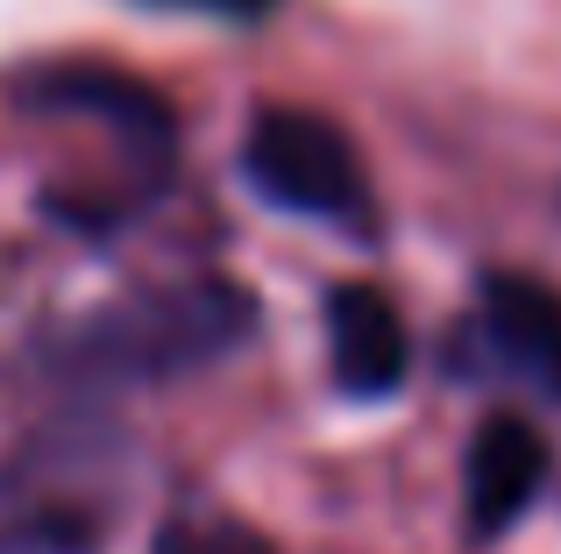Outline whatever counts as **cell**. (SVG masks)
<instances>
[{
    "label": "cell",
    "instance_id": "1",
    "mask_svg": "<svg viewBox=\"0 0 561 554\" xmlns=\"http://www.w3.org/2000/svg\"><path fill=\"white\" fill-rule=\"evenodd\" d=\"M256 305L242 285H171V291H142L128 305L79 320L57 342V370L79 384H150V377H179L199 362H220L234 342H249Z\"/></svg>",
    "mask_w": 561,
    "mask_h": 554
},
{
    "label": "cell",
    "instance_id": "2",
    "mask_svg": "<svg viewBox=\"0 0 561 554\" xmlns=\"http://www.w3.org/2000/svg\"><path fill=\"white\" fill-rule=\"evenodd\" d=\"M242 178L256 185V199L299 213V221H328V228H348V235L377 228L370 171L328 114L263 107L242 136Z\"/></svg>",
    "mask_w": 561,
    "mask_h": 554
},
{
    "label": "cell",
    "instance_id": "3",
    "mask_svg": "<svg viewBox=\"0 0 561 554\" xmlns=\"http://www.w3.org/2000/svg\"><path fill=\"white\" fill-rule=\"evenodd\" d=\"M328 362H334V384L348 399H391L412 370V342H405V320L398 305L370 285H342L328 291Z\"/></svg>",
    "mask_w": 561,
    "mask_h": 554
},
{
    "label": "cell",
    "instance_id": "4",
    "mask_svg": "<svg viewBox=\"0 0 561 554\" xmlns=\"http://www.w3.org/2000/svg\"><path fill=\"white\" fill-rule=\"evenodd\" d=\"M483 342L540 399H561V291L554 285H540L526 270L483 277Z\"/></svg>",
    "mask_w": 561,
    "mask_h": 554
},
{
    "label": "cell",
    "instance_id": "5",
    "mask_svg": "<svg viewBox=\"0 0 561 554\" xmlns=\"http://www.w3.org/2000/svg\"><path fill=\"white\" fill-rule=\"evenodd\" d=\"M22 100L28 107H50V114H93V122H107L128 150L157 157V164L171 157V107L142 79H128V71H93V65L71 71V65H57V71H36V79L22 85Z\"/></svg>",
    "mask_w": 561,
    "mask_h": 554
},
{
    "label": "cell",
    "instance_id": "6",
    "mask_svg": "<svg viewBox=\"0 0 561 554\" xmlns=\"http://www.w3.org/2000/svg\"><path fill=\"white\" fill-rule=\"evenodd\" d=\"M540 476H548V441L526 419H483L469 441V527L505 533L534 505Z\"/></svg>",
    "mask_w": 561,
    "mask_h": 554
},
{
    "label": "cell",
    "instance_id": "7",
    "mask_svg": "<svg viewBox=\"0 0 561 554\" xmlns=\"http://www.w3.org/2000/svg\"><path fill=\"white\" fill-rule=\"evenodd\" d=\"M157 554H271V541H256L249 527L214 519V527H179V533H164V547H157Z\"/></svg>",
    "mask_w": 561,
    "mask_h": 554
},
{
    "label": "cell",
    "instance_id": "8",
    "mask_svg": "<svg viewBox=\"0 0 561 554\" xmlns=\"http://www.w3.org/2000/svg\"><path fill=\"white\" fill-rule=\"evenodd\" d=\"M199 8H256V0H199Z\"/></svg>",
    "mask_w": 561,
    "mask_h": 554
}]
</instances>
